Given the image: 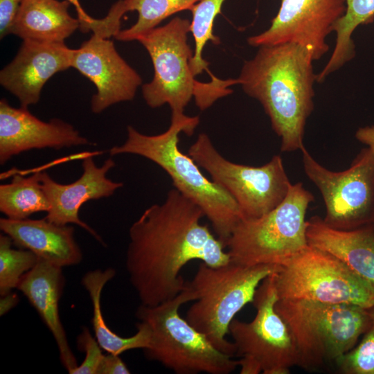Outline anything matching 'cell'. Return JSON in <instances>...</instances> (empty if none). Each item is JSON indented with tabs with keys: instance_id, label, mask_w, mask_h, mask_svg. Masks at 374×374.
I'll return each mask as SVG.
<instances>
[{
	"instance_id": "28",
	"label": "cell",
	"mask_w": 374,
	"mask_h": 374,
	"mask_svg": "<svg viewBox=\"0 0 374 374\" xmlns=\"http://www.w3.org/2000/svg\"><path fill=\"white\" fill-rule=\"evenodd\" d=\"M77 345L80 350L84 353L83 362L69 372L70 374H97L103 357L102 348L89 330L84 327L77 337Z\"/></svg>"
},
{
	"instance_id": "9",
	"label": "cell",
	"mask_w": 374,
	"mask_h": 374,
	"mask_svg": "<svg viewBox=\"0 0 374 374\" xmlns=\"http://www.w3.org/2000/svg\"><path fill=\"white\" fill-rule=\"evenodd\" d=\"M279 299L348 303L369 308L374 305V287L339 259L308 246L272 274Z\"/></svg>"
},
{
	"instance_id": "22",
	"label": "cell",
	"mask_w": 374,
	"mask_h": 374,
	"mask_svg": "<svg viewBox=\"0 0 374 374\" xmlns=\"http://www.w3.org/2000/svg\"><path fill=\"white\" fill-rule=\"evenodd\" d=\"M116 275L113 268L95 269L87 272L81 283L87 291L92 303V324L94 337L103 350L115 355L133 349L144 350L149 345L150 333L141 323L137 322V332L129 337H123L112 331L106 324L101 310L100 299L105 285Z\"/></svg>"
},
{
	"instance_id": "3",
	"label": "cell",
	"mask_w": 374,
	"mask_h": 374,
	"mask_svg": "<svg viewBox=\"0 0 374 374\" xmlns=\"http://www.w3.org/2000/svg\"><path fill=\"white\" fill-rule=\"evenodd\" d=\"M199 123V116L183 113L172 114L167 130L157 135H146L128 125L125 143L112 147L109 153L111 156L139 155L160 166L170 177L175 188L199 206L214 233L225 245L242 219L240 208L224 189L207 179L196 162L179 148V134L191 136Z\"/></svg>"
},
{
	"instance_id": "4",
	"label": "cell",
	"mask_w": 374,
	"mask_h": 374,
	"mask_svg": "<svg viewBox=\"0 0 374 374\" xmlns=\"http://www.w3.org/2000/svg\"><path fill=\"white\" fill-rule=\"evenodd\" d=\"M190 21L176 17L163 26L145 32L136 39L151 58L152 80L142 85V94L151 108L168 105L172 114H183L194 98L202 110L233 92L230 86L239 84L238 78L211 80L202 82L195 78L190 61L193 53L188 42Z\"/></svg>"
},
{
	"instance_id": "26",
	"label": "cell",
	"mask_w": 374,
	"mask_h": 374,
	"mask_svg": "<svg viewBox=\"0 0 374 374\" xmlns=\"http://www.w3.org/2000/svg\"><path fill=\"white\" fill-rule=\"evenodd\" d=\"M6 234L0 235V294L6 295L17 286L22 276L37 263L39 258L24 249H13Z\"/></svg>"
},
{
	"instance_id": "11",
	"label": "cell",
	"mask_w": 374,
	"mask_h": 374,
	"mask_svg": "<svg viewBox=\"0 0 374 374\" xmlns=\"http://www.w3.org/2000/svg\"><path fill=\"white\" fill-rule=\"evenodd\" d=\"M272 274L256 290V310L249 322L234 319L229 326L240 374H288L298 366V354L289 328L276 310L278 301Z\"/></svg>"
},
{
	"instance_id": "14",
	"label": "cell",
	"mask_w": 374,
	"mask_h": 374,
	"mask_svg": "<svg viewBox=\"0 0 374 374\" xmlns=\"http://www.w3.org/2000/svg\"><path fill=\"white\" fill-rule=\"evenodd\" d=\"M71 68L95 85L96 92L91 99V110L94 114L133 100L142 84L140 75L120 55L113 42L93 33L74 49Z\"/></svg>"
},
{
	"instance_id": "29",
	"label": "cell",
	"mask_w": 374,
	"mask_h": 374,
	"mask_svg": "<svg viewBox=\"0 0 374 374\" xmlns=\"http://www.w3.org/2000/svg\"><path fill=\"white\" fill-rule=\"evenodd\" d=\"M22 0H0V37L11 34L12 26Z\"/></svg>"
},
{
	"instance_id": "34",
	"label": "cell",
	"mask_w": 374,
	"mask_h": 374,
	"mask_svg": "<svg viewBox=\"0 0 374 374\" xmlns=\"http://www.w3.org/2000/svg\"><path fill=\"white\" fill-rule=\"evenodd\" d=\"M373 224L374 225V220H373Z\"/></svg>"
},
{
	"instance_id": "21",
	"label": "cell",
	"mask_w": 374,
	"mask_h": 374,
	"mask_svg": "<svg viewBox=\"0 0 374 374\" xmlns=\"http://www.w3.org/2000/svg\"><path fill=\"white\" fill-rule=\"evenodd\" d=\"M68 0H22L11 34L23 40L64 42L80 27L73 17Z\"/></svg>"
},
{
	"instance_id": "25",
	"label": "cell",
	"mask_w": 374,
	"mask_h": 374,
	"mask_svg": "<svg viewBox=\"0 0 374 374\" xmlns=\"http://www.w3.org/2000/svg\"><path fill=\"white\" fill-rule=\"evenodd\" d=\"M226 0H199L191 8L192 21L190 32L195 42V50L190 61L191 69L195 76L206 70L211 80L217 78L208 70V63L203 58V51L208 41L219 43V39L213 34V26L216 17L220 13Z\"/></svg>"
},
{
	"instance_id": "33",
	"label": "cell",
	"mask_w": 374,
	"mask_h": 374,
	"mask_svg": "<svg viewBox=\"0 0 374 374\" xmlns=\"http://www.w3.org/2000/svg\"><path fill=\"white\" fill-rule=\"evenodd\" d=\"M19 301L17 296L11 292L1 296V302H0V312L1 315H3L7 312L10 310L13 307H15Z\"/></svg>"
},
{
	"instance_id": "27",
	"label": "cell",
	"mask_w": 374,
	"mask_h": 374,
	"mask_svg": "<svg viewBox=\"0 0 374 374\" xmlns=\"http://www.w3.org/2000/svg\"><path fill=\"white\" fill-rule=\"evenodd\" d=\"M371 324L360 343L344 354L335 366L343 374H374V305L368 308Z\"/></svg>"
},
{
	"instance_id": "24",
	"label": "cell",
	"mask_w": 374,
	"mask_h": 374,
	"mask_svg": "<svg viewBox=\"0 0 374 374\" xmlns=\"http://www.w3.org/2000/svg\"><path fill=\"white\" fill-rule=\"evenodd\" d=\"M199 0H121L125 12L136 11V22L114 37L121 42L135 41L140 35L157 26L180 11L190 10Z\"/></svg>"
},
{
	"instance_id": "18",
	"label": "cell",
	"mask_w": 374,
	"mask_h": 374,
	"mask_svg": "<svg viewBox=\"0 0 374 374\" xmlns=\"http://www.w3.org/2000/svg\"><path fill=\"white\" fill-rule=\"evenodd\" d=\"M0 229L18 248L29 250L39 259L64 267L78 265L82 252L72 226L58 225L43 219H0Z\"/></svg>"
},
{
	"instance_id": "20",
	"label": "cell",
	"mask_w": 374,
	"mask_h": 374,
	"mask_svg": "<svg viewBox=\"0 0 374 374\" xmlns=\"http://www.w3.org/2000/svg\"><path fill=\"white\" fill-rule=\"evenodd\" d=\"M309 245L322 249L343 262L374 287V225L339 230L313 216L306 222Z\"/></svg>"
},
{
	"instance_id": "31",
	"label": "cell",
	"mask_w": 374,
	"mask_h": 374,
	"mask_svg": "<svg viewBox=\"0 0 374 374\" xmlns=\"http://www.w3.org/2000/svg\"><path fill=\"white\" fill-rule=\"evenodd\" d=\"M75 7L77 12V18L80 22L79 29L82 33L92 32L94 33L98 30L100 19H95L89 15L82 7L79 0H68Z\"/></svg>"
},
{
	"instance_id": "5",
	"label": "cell",
	"mask_w": 374,
	"mask_h": 374,
	"mask_svg": "<svg viewBox=\"0 0 374 374\" xmlns=\"http://www.w3.org/2000/svg\"><path fill=\"white\" fill-rule=\"evenodd\" d=\"M276 265H244L232 261L212 267L201 262L185 289L193 304L185 319L219 350L233 357L235 348L226 339L231 321L248 303H252L262 281Z\"/></svg>"
},
{
	"instance_id": "8",
	"label": "cell",
	"mask_w": 374,
	"mask_h": 374,
	"mask_svg": "<svg viewBox=\"0 0 374 374\" xmlns=\"http://www.w3.org/2000/svg\"><path fill=\"white\" fill-rule=\"evenodd\" d=\"M313 201L298 182L271 211L241 219L225 243L230 259L244 265H280L296 256L308 246L305 215Z\"/></svg>"
},
{
	"instance_id": "2",
	"label": "cell",
	"mask_w": 374,
	"mask_h": 374,
	"mask_svg": "<svg viewBox=\"0 0 374 374\" xmlns=\"http://www.w3.org/2000/svg\"><path fill=\"white\" fill-rule=\"evenodd\" d=\"M313 61L310 51L297 44L262 46L238 78L244 92L262 105L282 152L305 147V127L314 109Z\"/></svg>"
},
{
	"instance_id": "23",
	"label": "cell",
	"mask_w": 374,
	"mask_h": 374,
	"mask_svg": "<svg viewBox=\"0 0 374 374\" xmlns=\"http://www.w3.org/2000/svg\"><path fill=\"white\" fill-rule=\"evenodd\" d=\"M40 172L30 177L15 175L0 185V211L7 218L24 220L35 213L46 212L50 204L40 182Z\"/></svg>"
},
{
	"instance_id": "12",
	"label": "cell",
	"mask_w": 374,
	"mask_h": 374,
	"mask_svg": "<svg viewBox=\"0 0 374 374\" xmlns=\"http://www.w3.org/2000/svg\"><path fill=\"white\" fill-rule=\"evenodd\" d=\"M302 162L307 177L319 190L325 206L323 222L339 230H352L374 220V154L364 148L350 168L335 172L318 163L304 147Z\"/></svg>"
},
{
	"instance_id": "16",
	"label": "cell",
	"mask_w": 374,
	"mask_h": 374,
	"mask_svg": "<svg viewBox=\"0 0 374 374\" xmlns=\"http://www.w3.org/2000/svg\"><path fill=\"white\" fill-rule=\"evenodd\" d=\"M73 51L64 42L23 40L15 57L0 72L1 85L21 107L35 105L48 80L71 68Z\"/></svg>"
},
{
	"instance_id": "7",
	"label": "cell",
	"mask_w": 374,
	"mask_h": 374,
	"mask_svg": "<svg viewBox=\"0 0 374 374\" xmlns=\"http://www.w3.org/2000/svg\"><path fill=\"white\" fill-rule=\"evenodd\" d=\"M192 301L184 289L172 299L159 305L141 304L136 318L150 333L146 357L177 374H229L239 366L238 360L217 350L206 337L180 316V307Z\"/></svg>"
},
{
	"instance_id": "13",
	"label": "cell",
	"mask_w": 374,
	"mask_h": 374,
	"mask_svg": "<svg viewBox=\"0 0 374 374\" xmlns=\"http://www.w3.org/2000/svg\"><path fill=\"white\" fill-rule=\"evenodd\" d=\"M346 10V0H281L269 28L248 37L247 42L258 48L297 44L318 60L329 51L326 38Z\"/></svg>"
},
{
	"instance_id": "6",
	"label": "cell",
	"mask_w": 374,
	"mask_h": 374,
	"mask_svg": "<svg viewBox=\"0 0 374 374\" xmlns=\"http://www.w3.org/2000/svg\"><path fill=\"white\" fill-rule=\"evenodd\" d=\"M298 354V366L319 369L352 350L371 324L368 308L348 303L279 299L275 305Z\"/></svg>"
},
{
	"instance_id": "30",
	"label": "cell",
	"mask_w": 374,
	"mask_h": 374,
	"mask_svg": "<svg viewBox=\"0 0 374 374\" xmlns=\"http://www.w3.org/2000/svg\"><path fill=\"white\" fill-rule=\"evenodd\" d=\"M119 355L109 353L104 355L97 374H130V371Z\"/></svg>"
},
{
	"instance_id": "17",
	"label": "cell",
	"mask_w": 374,
	"mask_h": 374,
	"mask_svg": "<svg viewBox=\"0 0 374 374\" xmlns=\"http://www.w3.org/2000/svg\"><path fill=\"white\" fill-rule=\"evenodd\" d=\"M115 164L114 161L109 158L101 166H97L89 155L82 161L83 172L80 177L69 184L57 183L47 172H41L42 188L50 204L45 217L58 225L77 224L105 244L96 231L80 220L79 211L87 202L109 197L123 187L122 182L112 181L106 176Z\"/></svg>"
},
{
	"instance_id": "19",
	"label": "cell",
	"mask_w": 374,
	"mask_h": 374,
	"mask_svg": "<svg viewBox=\"0 0 374 374\" xmlns=\"http://www.w3.org/2000/svg\"><path fill=\"white\" fill-rule=\"evenodd\" d=\"M62 267L39 259L21 278L17 289L27 298L56 342L60 361L68 372L78 366L59 313L65 280Z\"/></svg>"
},
{
	"instance_id": "10",
	"label": "cell",
	"mask_w": 374,
	"mask_h": 374,
	"mask_svg": "<svg viewBox=\"0 0 374 374\" xmlns=\"http://www.w3.org/2000/svg\"><path fill=\"white\" fill-rule=\"evenodd\" d=\"M188 154L236 202L242 219L259 217L285 198L292 185L280 155L261 166L233 163L224 158L206 133H200Z\"/></svg>"
},
{
	"instance_id": "15",
	"label": "cell",
	"mask_w": 374,
	"mask_h": 374,
	"mask_svg": "<svg viewBox=\"0 0 374 374\" xmlns=\"http://www.w3.org/2000/svg\"><path fill=\"white\" fill-rule=\"evenodd\" d=\"M92 144L74 127L60 118L43 121L28 108L11 106L0 100V163L33 149L60 150Z\"/></svg>"
},
{
	"instance_id": "1",
	"label": "cell",
	"mask_w": 374,
	"mask_h": 374,
	"mask_svg": "<svg viewBox=\"0 0 374 374\" xmlns=\"http://www.w3.org/2000/svg\"><path fill=\"white\" fill-rule=\"evenodd\" d=\"M204 216L174 188L131 225L125 265L141 304L157 305L181 293L186 281L180 273L190 261L212 267L230 261L224 244L202 224Z\"/></svg>"
},
{
	"instance_id": "32",
	"label": "cell",
	"mask_w": 374,
	"mask_h": 374,
	"mask_svg": "<svg viewBox=\"0 0 374 374\" xmlns=\"http://www.w3.org/2000/svg\"><path fill=\"white\" fill-rule=\"evenodd\" d=\"M355 138L374 154V125L359 127L355 132Z\"/></svg>"
}]
</instances>
